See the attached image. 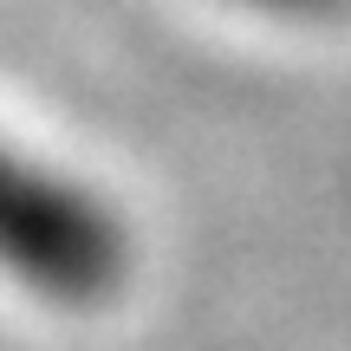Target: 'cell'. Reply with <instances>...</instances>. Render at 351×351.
I'll return each mask as SVG.
<instances>
[{"label":"cell","instance_id":"7a4b0ae2","mask_svg":"<svg viewBox=\"0 0 351 351\" xmlns=\"http://www.w3.org/2000/svg\"><path fill=\"white\" fill-rule=\"evenodd\" d=\"M267 7H319V0H267Z\"/></svg>","mask_w":351,"mask_h":351},{"label":"cell","instance_id":"6da1fadb","mask_svg":"<svg viewBox=\"0 0 351 351\" xmlns=\"http://www.w3.org/2000/svg\"><path fill=\"white\" fill-rule=\"evenodd\" d=\"M0 261L46 293L85 300L117 274V234L72 189L0 150Z\"/></svg>","mask_w":351,"mask_h":351}]
</instances>
